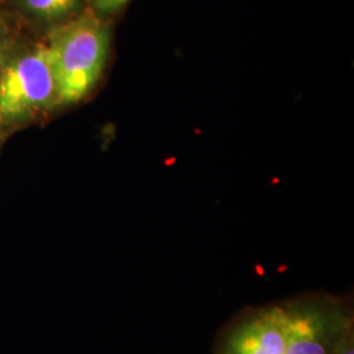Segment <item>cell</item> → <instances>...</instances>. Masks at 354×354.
Returning a JSON list of instances; mask_svg holds the SVG:
<instances>
[{
    "label": "cell",
    "instance_id": "1",
    "mask_svg": "<svg viewBox=\"0 0 354 354\" xmlns=\"http://www.w3.org/2000/svg\"><path fill=\"white\" fill-rule=\"evenodd\" d=\"M58 106L86 99L100 80L111 49V28L96 13H79L54 26L48 39Z\"/></svg>",
    "mask_w": 354,
    "mask_h": 354
},
{
    "label": "cell",
    "instance_id": "2",
    "mask_svg": "<svg viewBox=\"0 0 354 354\" xmlns=\"http://www.w3.org/2000/svg\"><path fill=\"white\" fill-rule=\"evenodd\" d=\"M55 106L58 89L48 44L16 48L0 80V127L21 124Z\"/></svg>",
    "mask_w": 354,
    "mask_h": 354
},
{
    "label": "cell",
    "instance_id": "3",
    "mask_svg": "<svg viewBox=\"0 0 354 354\" xmlns=\"http://www.w3.org/2000/svg\"><path fill=\"white\" fill-rule=\"evenodd\" d=\"M286 354H333L352 329L339 304L306 301L282 306Z\"/></svg>",
    "mask_w": 354,
    "mask_h": 354
},
{
    "label": "cell",
    "instance_id": "4",
    "mask_svg": "<svg viewBox=\"0 0 354 354\" xmlns=\"http://www.w3.org/2000/svg\"><path fill=\"white\" fill-rule=\"evenodd\" d=\"M223 354H286L282 306L264 308L228 335Z\"/></svg>",
    "mask_w": 354,
    "mask_h": 354
},
{
    "label": "cell",
    "instance_id": "5",
    "mask_svg": "<svg viewBox=\"0 0 354 354\" xmlns=\"http://www.w3.org/2000/svg\"><path fill=\"white\" fill-rule=\"evenodd\" d=\"M21 10L44 24L57 26L80 12L82 0H17Z\"/></svg>",
    "mask_w": 354,
    "mask_h": 354
},
{
    "label": "cell",
    "instance_id": "6",
    "mask_svg": "<svg viewBox=\"0 0 354 354\" xmlns=\"http://www.w3.org/2000/svg\"><path fill=\"white\" fill-rule=\"evenodd\" d=\"M130 0H89L92 12L100 17L111 16L121 11Z\"/></svg>",
    "mask_w": 354,
    "mask_h": 354
},
{
    "label": "cell",
    "instance_id": "7",
    "mask_svg": "<svg viewBox=\"0 0 354 354\" xmlns=\"http://www.w3.org/2000/svg\"><path fill=\"white\" fill-rule=\"evenodd\" d=\"M15 49H16V46H15L11 37L7 35L4 26L0 28V80H1L6 64L8 62Z\"/></svg>",
    "mask_w": 354,
    "mask_h": 354
},
{
    "label": "cell",
    "instance_id": "8",
    "mask_svg": "<svg viewBox=\"0 0 354 354\" xmlns=\"http://www.w3.org/2000/svg\"><path fill=\"white\" fill-rule=\"evenodd\" d=\"M333 354H354L353 330L344 337Z\"/></svg>",
    "mask_w": 354,
    "mask_h": 354
},
{
    "label": "cell",
    "instance_id": "9",
    "mask_svg": "<svg viewBox=\"0 0 354 354\" xmlns=\"http://www.w3.org/2000/svg\"><path fill=\"white\" fill-rule=\"evenodd\" d=\"M3 19H1V7H0V28H3Z\"/></svg>",
    "mask_w": 354,
    "mask_h": 354
}]
</instances>
